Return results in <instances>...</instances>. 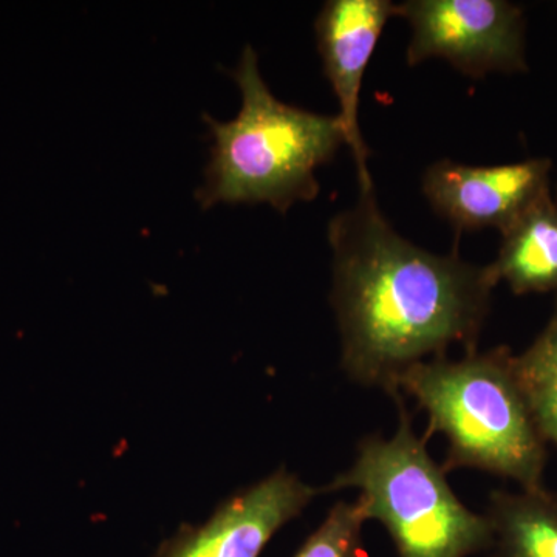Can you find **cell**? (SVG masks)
<instances>
[{
	"label": "cell",
	"mask_w": 557,
	"mask_h": 557,
	"mask_svg": "<svg viewBox=\"0 0 557 557\" xmlns=\"http://www.w3.org/2000/svg\"><path fill=\"white\" fill-rule=\"evenodd\" d=\"M329 242L348 379L394 394L398 376L424 358H443L454 344L475 351L498 282L493 267L434 255L399 236L375 190L330 220Z\"/></svg>",
	"instance_id": "cell-1"
},
{
	"label": "cell",
	"mask_w": 557,
	"mask_h": 557,
	"mask_svg": "<svg viewBox=\"0 0 557 557\" xmlns=\"http://www.w3.org/2000/svg\"><path fill=\"white\" fill-rule=\"evenodd\" d=\"M233 78L242 94L239 115L228 123L205 116L211 160L197 190L203 208L267 203L287 212L317 199L318 168L346 145L338 115H319L278 101L260 75L258 53L245 47Z\"/></svg>",
	"instance_id": "cell-2"
},
{
	"label": "cell",
	"mask_w": 557,
	"mask_h": 557,
	"mask_svg": "<svg viewBox=\"0 0 557 557\" xmlns=\"http://www.w3.org/2000/svg\"><path fill=\"white\" fill-rule=\"evenodd\" d=\"M406 392L426 410L428 437L445 435L443 469L478 468L541 490L545 450L531 416L515 359L502 351H471L458 361L417 362L398 376L394 397Z\"/></svg>",
	"instance_id": "cell-3"
},
{
	"label": "cell",
	"mask_w": 557,
	"mask_h": 557,
	"mask_svg": "<svg viewBox=\"0 0 557 557\" xmlns=\"http://www.w3.org/2000/svg\"><path fill=\"white\" fill-rule=\"evenodd\" d=\"M399 405L397 432L361 440L357 458L324 491L354 487L368 519L380 520L399 557H468L493 545L486 516L465 507L450 490L446 471L418 438L410 418Z\"/></svg>",
	"instance_id": "cell-4"
},
{
	"label": "cell",
	"mask_w": 557,
	"mask_h": 557,
	"mask_svg": "<svg viewBox=\"0 0 557 557\" xmlns=\"http://www.w3.org/2000/svg\"><path fill=\"white\" fill-rule=\"evenodd\" d=\"M409 65L442 58L472 78L525 70L522 11L504 0H409Z\"/></svg>",
	"instance_id": "cell-5"
},
{
	"label": "cell",
	"mask_w": 557,
	"mask_h": 557,
	"mask_svg": "<svg viewBox=\"0 0 557 557\" xmlns=\"http://www.w3.org/2000/svg\"><path fill=\"white\" fill-rule=\"evenodd\" d=\"M424 197L457 231H505L549 197V161L544 159L468 166L442 160L424 172Z\"/></svg>",
	"instance_id": "cell-6"
},
{
	"label": "cell",
	"mask_w": 557,
	"mask_h": 557,
	"mask_svg": "<svg viewBox=\"0 0 557 557\" xmlns=\"http://www.w3.org/2000/svg\"><path fill=\"white\" fill-rule=\"evenodd\" d=\"M319 493L287 469H277L219 505L203 525L183 527L156 557H259Z\"/></svg>",
	"instance_id": "cell-7"
},
{
	"label": "cell",
	"mask_w": 557,
	"mask_h": 557,
	"mask_svg": "<svg viewBox=\"0 0 557 557\" xmlns=\"http://www.w3.org/2000/svg\"><path fill=\"white\" fill-rule=\"evenodd\" d=\"M392 16H398V9L391 0H329L317 20L319 53L339 102L338 116L357 164L361 193L373 190V182L359 129V97L370 58Z\"/></svg>",
	"instance_id": "cell-8"
},
{
	"label": "cell",
	"mask_w": 557,
	"mask_h": 557,
	"mask_svg": "<svg viewBox=\"0 0 557 557\" xmlns=\"http://www.w3.org/2000/svg\"><path fill=\"white\" fill-rule=\"evenodd\" d=\"M491 267L519 295L557 288V208L549 197L505 231Z\"/></svg>",
	"instance_id": "cell-9"
},
{
	"label": "cell",
	"mask_w": 557,
	"mask_h": 557,
	"mask_svg": "<svg viewBox=\"0 0 557 557\" xmlns=\"http://www.w3.org/2000/svg\"><path fill=\"white\" fill-rule=\"evenodd\" d=\"M486 518L497 557H557V500L541 490L494 494Z\"/></svg>",
	"instance_id": "cell-10"
},
{
	"label": "cell",
	"mask_w": 557,
	"mask_h": 557,
	"mask_svg": "<svg viewBox=\"0 0 557 557\" xmlns=\"http://www.w3.org/2000/svg\"><path fill=\"white\" fill-rule=\"evenodd\" d=\"M368 520L359 498L354 504L338 502L295 557H366L362 527Z\"/></svg>",
	"instance_id": "cell-11"
},
{
	"label": "cell",
	"mask_w": 557,
	"mask_h": 557,
	"mask_svg": "<svg viewBox=\"0 0 557 557\" xmlns=\"http://www.w3.org/2000/svg\"><path fill=\"white\" fill-rule=\"evenodd\" d=\"M515 368L522 380L557 381V318L522 358L515 359Z\"/></svg>",
	"instance_id": "cell-12"
},
{
	"label": "cell",
	"mask_w": 557,
	"mask_h": 557,
	"mask_svg": "<svg viewBox=\"0 0 557 557\" xmlns=\"http://www.w3.org/2000/svg\"><path fill=\"white\" fill-rule=\"evenodd\" d=\"M519 380L539 434L557 443V381Z\"/></svg>",
	"instance_id": "cell-13"
}]
</instances>
